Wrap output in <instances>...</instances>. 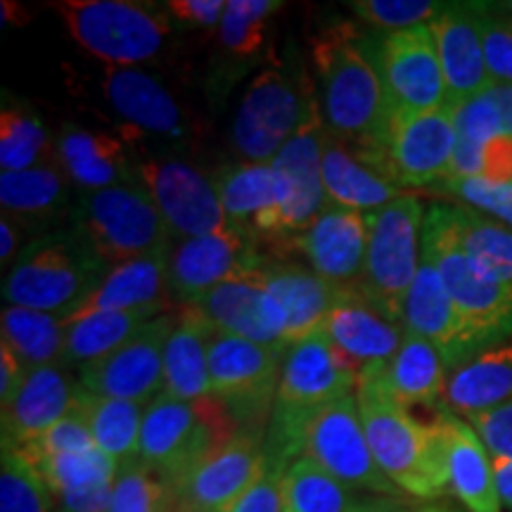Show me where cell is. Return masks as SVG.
Returning <instances> with one entry per match:
<instances>
[{
    "instance_id": "1",
    "label": "cell",
    "mask_w": 512,
    "mask_h": 512,
    "mask_svg": "<svg viewBox=\"0 0 512 512\" xmlns=\"http://www.w3.org/2000/svg\"><path fill=\"white\" fill-rule=\"evenodd\" d=\"M387 363H370L358 373L356 401L370 451L401 494L434 501L451 494L446 446L437 418L422 422L399 406L384 380Z\"/></svg>"
},
{
    "instance_id": "2",
    "label": "cell",
    "mask_w": 512,
    "mask_h": 512,
    "mask_svg": "<svg viewBox=\"0 0 512 512\" xmlns=\"http://www.w3.org/2000/svg\"><path fill=\"white\" fill-rule=\"evenodd\" d=\"M313 64L320 79V114L330 136L380 145L394 107L370 55V38L351 24L313 38Z\"/></svg>"
},
{
    "instance_id": "3",
    "label": "cell",
    "mask_w": 512,
    "mask_h": 512,
    "mask_svg": "<svg viewBox=\"0 0 512 512\" xmlns=\"http://www.w3.org/2000/svg\"><path fill=\"white\" fill-rule=\"evenodd\" d=\"M110 271L112 266L79 230L41 235L22 247L5 273V306L64 316L76 309Z\"/></svg>"
},
{
    "instance_id": "4",
    "label": "cell",
    "mask_w": 512,
    "mask_h": 512,
    "mask_svg": "<svg viewBox=\"0 0 512 512\" xmlns=\"http://www.w3.org/2000/svg\"><path fill=\"white\" fill-rule=\"evenodd\" d=\"M238 432L235 420L214 396L190 403L159 394L145 406L138 460L178 489L204 458Z\"/></svg>"
},
{
    "instance_id": "5",
    "label": "cell",
    "mask_w": 512,
    "mask_h": 512,
    "mask_svg": "<svg viewBox=\"0 0 512 512\" xmlns=\"http://www.w3.org/2000/svg\"><path fill=\"white\" fill-rule=\"evenodd\" d=\"M425 216L427 211L415 195H401L366 214V268L354 287L394 323H401L403 306L418 275Z\"/></svg>"
},
{
    "instance_id": "6",
    "label": "cell",
    "mask_w": 512,
    "mask_h": 512,
    "mask_svg": "<svg viewBox=\"0 0 512 512\" xmlns=\"http://www.w3.org/2000/svg\"><path fill=\"white\" fill-rule=\"evenodd\" d=\"M81 50L105 67H136L162 53L171 34L169 12L136 0H62L53 3Z\"/></svg>"
},
{
    "instance_id": "7",
    "label": "cell",
    "mask_w": 512,
    "mask_h": 512,
    "mask_svg": "<svg viewBox=\"0 0 512 512\" xmlns=\"http://www.w3.org/2000/svg\"><path fill=\"white\" fill-rule=\"evenodd\" d=\"M422 254L437 268L460 318L486 349L512 339V283L491 278L467 259L439 202L427 209Z\"/></svg>"
},
{
    "instance_id": "8",
    "label": "cell",
    "mask_w": 512,
    "mask_h": 512,
    "mask_svg": "<svg viewBox=\"0 0 512 512\" xmlns=\"http://www.w3.org/2000/svg\"><path fill=\"white\" fill-rule=\"evenodd\" d=\"M72 223L110 266L174 245L155 200L140 181L81 192L72 207Z\"/></svg>"
},
{
    "instance_id": "9",
    "label": "cell",
    "mask_w": 512,
    "mask_h": 512,
    "mask_svg": "<svg viewBox=\"0 0 512 512\" xmlns=\"http://www.w3.org/2000/svg\"><path fill=\"white\" fill-rule=\"evenodd\" d=\"M323 119L309 81L287 69H264L249 83L233 119V145L245 162L271 164L287 140Z\"/></svg>"
},
{
    "instance_id": "10",
    "label": "cell",
    "mask_w": 512,
    "mask_h": 512,
    "mask_svg": "<svg viewBox=\"0 0 512 512\" xmlns=\"http://www.w3.org/2000/svg\"><path fill=\"white\" fill-rule=\"evenodd\" d=\"M285 351L216 330L209 349L211 396L235 420L240 432L266 434Z\"/></svg>"
},
{
    "instance_id": "11",
    "label": "cell",
    "mask_w": 512,
    "mask_h": 512,
    "mask_svg": "<svg viewBox=\"0 0 512 512\" xmlns=\"http://www.w3.org/2000/svg\"><path fill=\"white\" fill-rule=\"evenodd\" d=\"M370 147V145H366ZM458 133L451 107L434 112H396L380 145L370 147L375 162L394 185L437 188L451 176Z\"/></svg>"
},
{
    "instance_id": "12",
    "label": "cell",
    "mask_w": 512,
    "mask_h": 512,
    "mask_svg": "<svg viewBox=\"0 0 512 512\" xmlns=\"http://www.w3.org/2000/svg\"><path fill=\"white\" fill-rule=\"evenodd\" d=\"M356 387L358 368L320 330L287 347L271 422L294 432L304 430L318 408L356 394Z\"/></svg>"
},
{
    "instance_id": "13",
    "label": "cell",
    "mask_w": 512,
    "mask_h": 512,
    "mask_svg": "<svg viewBox=\"0 0 512 512\" xmlns=\"http://www.w3.org/2000/svg\"><path fill=\"white\" fill-rule=\"evenodd\" d=\"M339 482L380 496L406 498L384 477L370 451L356 394L328 403L313 413L304 432V453Z\"/></svg>"
},
{
    "instance_id": "14",
    "label": "cell",
    "mask_w": 512,
    "mask_h": 512,
    "mask_svg": "<svg viewBox=\"0 0 512 512\" xmlns=\"http://www.w3.org/2000/svg\"><path fill=\"white\" fill-rule=\"evenodd\" d=\"M370 55L396 112H434L448 107L446 79L430 24L382 34L375 41L370 38Z\"/></svg>"
},
{
    "instance_id": "15",
    "label": "cell",
    "mask_w": 512,
    "mask_h": 512,
    "mask_svg": "<svg viewBox=\"0 0 512 512\" xmlns=\"http://www.w3.org/2000/svg\"><path fill=\"white\" fill-rule=\"evenodd\" d=\"M174 325V311L152 318L112 354L81 366L76 373L79 387L98 396L150 406L164 392V351Z\"/></svg>"
},
{
    "instance_id": "16",
    "label": "cell",
    "mask_w": 512,
    "mask_h": 512,
    "mask_svg": "<svg viewBox=\"0 0 512 512\" xmlns=\"http://www.w3.org/2000/svg\"><path fill=\"white\" fill-rule=\"evenodd\" d=\"M140 183L155 200L171 240L233 233L214 176L183 159H152L138 164Z\"/></svg>"
},
{
    "instance_id": "17",
    "label": "cell",
    "mask_w": 512,
    "mask_h": 512,
    "mask_svg": "<svg viewBox=\"0 0 512 512\" xmlns=\"http://www.w3.org/2000/svg\"><path fill=\"white\" fill-rule=\"evenodd\" d=\"M268 256L238 233H216L174 242L169 256V297L178 309L240 275L256 273Z\"/></svg>"
},
{
    "instance_id": "18",
    "label": "cell",
    "mask_w": 512,
    "mask_h": 512,
    "mask_svg": "<svg viewBox=\"0 0 512 512\" xmlns=\"http://www.w3.org/2000/svg\"><path fill=\"white\" fill-rule=\"evenodd\" d=\"M323 145L325 124L316 119L287 140L271 162L283 216V242L304 233L330 204L323 183Z\"/></svg>"
},
{
    "instance_id": "19",
    "label": "cell",
    "mask_w": 512,
    "mask_h": 512,
    "mask_svg": "<svg viewBox=\"0 0 512 512\" xmlns=\"http://www.w3.org/2000/svg\"><path fill=\"white\" fill-rule=\"evenodd\" d=\"M280 247L283 252L302 254L306 266L328 283L351 287L361 280L366 268V214L330 202L304 233L292 235Z\"/></svg>"
},
{
    "instance_id": "20",
    "label": "cell",
    "mask_w": 512,
    "mask_h": 512,
    "mask_svg": "<svg viewBox=\"0 0 512 512\" xmlns=\"http://www.w3.org/2000/svg\"><path fill=\"white\" fill-rule=\"evenodd\" d=\"M401 325L403 330L427 339L439 351L448 373L486 349L482 339L460 318L456 304L448 297L444 280L425 254L403 306Z\"/></svg>"
},
{
    "instance_id": "21",
    "label": "cell",
    "mask_w": 512,
    "mask_h": 512,
    "mask_svg": "<svg viewBox=\"0 0 512 512\" xmlns=\"http://www.w3.org/2000/svg\"><path fill=\"white\" fill-rule=\"evenodd\" d=\"M256 278L273 299L287 347L323 330L342 292V287L320 278L309 266L278 256H268L266 264L256 271Z\"/></svg>"
},
{
    "instance_id": "22",
    "label": "cell",
    "mask_w": 512,
    "mask_h": 512,
    "mask_svg": "<svg viewBox=\"0 0 512 512\" xmlns=\"http://www.w3.org/2000/svg\"><path fill=\"white\" fill-rule=\"evenodd\" d=\"M264 467V434L238 432L176 489L178 503L204 512H226Z\"/></svg>"
},
{
    "instance_id": "23",
    "label": "cell",
    "mask_w": 512,
    "mask_h": 512,
    "mask_svg": "<svg viewBox=\"0 0 512 512\" xmlns=\"http://www.w3.org/2000/svg\"><path fill=\"white\" fill-rule=\"evenodd\" d=\"M214 183L233 233L254 245L271 242L273 249L283 242V216L271 164H226L214 174Z\"/></svg>"
},
{
    "instance_id": "24",
    "label": "cell",
    "mask_w": 512,
    "mask_h": 512,
    "mask_svg": "<svg viewBox=\"0 0 512 512\" xmlns=\"http://www.w3.org/2000/svg\"><path fill=\"white\" fill-rule=\"evenodd\" d=\"M174 245L162 249V252L147 254L143 259L126 261V264L112 266L107 278L88 294L83 302L64 313L60 318L62 325L72 320L93 316V313H124V311H164L169 313V256Z\"/></svg>"
},
{
    "instance_id": "25",
    "label": "cell",
    "mask_w": 512,
    "mask_h": 512,
    "mask_svg": "<svg viewBox=\"0 0 512 512\" xmlns=\"http://www.w3.org/2000/svg\"><path fill=\"white\" fill-rule=\"evenodd\" d=\"M434 43L446 79L448 107L489 91L494 83L486 72L482 31L472 3L446 5L444 12L430 24Z\"/></svg>"
},
{
    "instance_id": "26",
    "label": "cell",
    "mask_w": 512,
    "mask_h": 512,
    "mask_svg": "<svg viewBox=\"0 0 512 512\" xmlns=\"http://www.w3.org/2000/svg\"><path fill=\"white\" fill-rule=\"evenodd\" d=\"M323 332L358 373L370 363L392 361L403 339V325L375 309L354 285L342 287Z\"/></svg>"
},
{
    "instance_id": "27",
    "label": "cell",
    "mask_w": 512,
    "mask_h": 512,
    "mask_svg": "<svg viewBox=\"0 0 512 512\" xmlns=\"http://www.w3.org/2000/svg\"><path fill=\"white\" fill-rule=\"evenodd\" d=\"M195 309H200L219 332L287 351L280 316L256 273L214 287L195 304Z\"/></svg>"
},
{
    "instance_id": "28",
    "label": "cell",
    "mask_w": 512,
    "mask_h": 512,
    "mask_svg": "<svg viewBox=\"0 0 512 512\" xmlns=\"http://www.w3.org/2000/svg\"><path fill=\"white\" fill-rule=\"evenodd\" d=\"M323 183L332 204L363 214L406 195L382 174L366 145L335 138L328 131L323 145Z\"/></svg>"
},
{
    "instance_id": "29",
    "label": "cell",
    "mask_w": 512,
    "mask_h": 512,
    "mask_svg": "<svg viewBox=\"0 0 512 512\" xmlns=\"http://www.w3.org/2000/svg\"><path fill=\"white\" fill-rule=\"evenodd\" d=\"M444 432L446 470L451 494L470 512H501L503 501L496 482V467L484 441L460 415L439 411Z\"/></svg>"
},
{
    "instance_id": "30",
    "label": "cell",
    "mask_w": 512,
    "mask_h": 512,
    "mask_svg": "<svg viewBox=\"0 0 512 512\" xmlns=\"http://www.w3.org/2000/svg\"><path fill=\"white\" fill-rule=\"evenodd\" d=\"M55 157L64 176L83 192L140 181L138 166L128 159L124 143L107 133L74 124L62 126L55 140Z\"/></svg>"
},
{
    "instance_id": "31",
    "label": "cell",
    "mask_w": 512,
    "mask_h": 512,
    "mask_svg": "<svg viewBox=\"0 0 512 512\" xmlns=\"http://www.w3.org/2000/svg\"><path fill=\"white\" fill-rule=\"evenodd\" d=\"M76 389L79 380H74L62 366H48L29 373L22 392L0 413L5 444H29L67 418L74 408Z\"/></svg>"
},
{
    "instance_id": "32",
    "label": "cell",
    "mask_w": 512,
    "mask_h": 512,
    "mask_svg": "<svg viewBox=\"0 0 512 512\" xmlns=\"http://www.w3.org/2000/svg\"><path fill=\"white\" fill-rule=\"evenodd\" d=\"M406 498L380 496L339 482L311 458H297L285 472V512H411Z\"/></svg>"
},
{
    "instance_id": "33",
    "label": "cell",
    "mask_w": 512,
    "mask_h": 512,
    "mask_svg": "<svg viewBox=\"0 0 512 512\" xmlns=\"http://www.w3.org/2000/svg\"><path fill=\"white\" fill-rule=\"evenodd\" d=\"M216 328L195 306L176 311V325L171 330L164 351V392L178 401H202L211 396L209 349Z\"/></svg>"
},
{
    "instance_id": "34",
    "label": "cell",
    "mask_w": 512,
    "mask_h": 512,
    "mask_svg": "<svg viewBox=\"0 0 512 512\" xmlns=\"http://www.w3.org/2000/svg\"><path fill=\"white\" fill-rule=\"evenodd\" d=\"M512 401V339L484 349L448 373L441 411L460 418Z\"/></svg>"
},
{
    "instance_id": "35",
    "label": "cell",
    "mask_w": 512,
    "mask_h": 512,
    "mask_svg": "<svg viewBox=\"0 0 512 512\" xmlns=\"http://www.w3.org/2000/svg\"><path fill=\"white\" fill-rule=\"evenodd\" d=\"M102 93L121 117L143 131L171 138L183 133V117L176 100L155 76L143 69L105 67Z\"/></svg>"
},
{
    "instance_id": "36",
    "label": "cell",
    "mask_w": 512,
    "mask_h": 512,
    "mask_svg": "<svg viewBox=\"0 0 512 512\" xmlns=\"http://www.w3.org/2000/svg\"><path fill=\"white\" fill-rule=\"evenodd\" d=\"M384 380L394 401L408 411L413 406H441L448 368L427 339L403 330L401 347L384 368Z\"/></svg>"
},
{
    "instance_id": "37",
    "label": "cell",
    "mask_w": 512,
    "mask_h": 512,
    "mask_svg": "<svg viewBox=\"0 0 512 512\" xmlns=\"http://www.w3.org/2000/svg\"><path fill=\"white\" fill-rule=\"evenodd\" d=\"M69 200V178L57 162L0 174L3 214L17 223H48L62 214Z\"/></svg>"
},
{
    "instance_id": "38",
    "label": "cell",
    "mask_w": 512,
    "mask_h": 512,
    "mask_svg": "<svg viewBox=\"0 0 512 512\" xmlns=\"http://www.w3.org/2000/svg\"><path fill=\"white\" fill-rule=\"evenodd\" d=\"M72 411L81 415L93 434L95 446L102 453L117 460L119 465L138 458V441L145 406L124 399H112V396L91 394L79 387L76 389Z\"/></svg>"
},
{
    "instance_id": "39",
    "label": "cell",
    "mask_w": 512,
    "mask_h": 512,
    "mask_svg": "<svg viewBox=\"0 0 512 512\" xmlns=\"http://www.w3.org/2000/svg\"><path fill=\"white\" fill-rule=\"evenodd\" d=\"M164 311H124V313H93V316L72 320L64 325V354L62 366H86L98 358L112 354L126 339L162 316Z\"/></svg>"
},
{
    "instance_id": "40",
    "label": "cell",
    "mask_w": 512,
    "mask_h": 512,
    "mask_svg": "<svg viewBox=\"0 0 512 512\" xmlns=\"http://www.w3.org/2000/svg\"><path fill=\"white\" fill-rule=\"evenodd\" d=\"M448 226L479 271L512 283V228L460 204H444Z\"/></svg>"
},
{
    "instance_id": "41",
    "label": "cell",
    "mask_w": 512,
    "mask_h": 512,
    "mask_svg": "<svg viewBox=\"0 0 512 512\" xmlns=\"http://www.w3.org/2000/svg\"><path fill=\"white\" fill-rule=\"evenodd\" d=\"M0 330H3L0 339H5L15 349L27 373L62 366L64 325L53 313L5 306L0 316Z\"/></svg>"
},
{
    "instance_id": "42",
    "label": "cell",
    "mask_w": 512,
    "mask_h": 512,
    "mask_svg": "<svg viewBox=\"0 0 512 512\" xmlns=\"http://www.w3.org/2000/svg\"><path fill=\"white\" fill-rule=\"evenodd\" d=\"M50 136L41 117L27 105H5L0 114V166L3 171H24L46 164Z\"/></svg>"
},
{
    "instance_id": "43",
    "label": "cell",
    "mask_w": 512,
    "mask_h": 512,
    "mask_svg": "<svg viewBox=\"0 0 512 512\" xmlns=\"http://www.w3.org/2000/svg\"><path fill=\"white\" fill-rule=\"evenodd\" d=\"M46 479L55 496L72 494V491L93 489V486L114 484L119 472V463L112 460L100 448H91L83 453H62V456H38L29 458Z\"/></svg>"
},
{
    "instance_id": "44",
    "label": "cell",
    "mask_w": 512,
    "mask_h": 512,
    "mask_svg": "<svg viewBox=\"0 0 512 512\" xmlns=\"http://www.w3.org/2000/svg\"><path fill=\"white\" fill-rule=\"evenodd\" d=\"M53 491L36 470V465L19 451L5 444L0 451V512H50Z\"/></svg>"
},
{
    "instance_id": "45",
    "label": "cell",
    "mask_w": 512,
    "mask_h": 512,
    "mask_svg": "<svg viewBox=\"0 0 512 512\" xmlns=\"http://www.w3.org/2000/svg\"><path fill=\"white\" fill-rule=\"evenodd\" d=\"M176 505L174 486L143 460L133 458L119 465L107 512H176Z\"/></svg>"
},
{
    "instance_id": "46",
    "label": "cell",
    "mask_w": 512,
    "mask_h": 512,
    "mask_svg": "<svg viewBox=\"0 0 512 512\" xmlns=\"http://www.w3.org/2000/svg\"><path fill=\"white\" fill-rule=\"evenodd\" d=\"M283 8L273 0H228L219 27L221 46L235 57H252L264 46L266 19Z\"/></svg>"
},
{
    "instance_id": "47",
    "label": "cell",
    "mask_w": 512,
    "mask_h": 512,
    "mask_svg": "<svg viewBox=\"0 0 512 512\" xmlns=\"http://www.w3.org/2000/svg\"><path fill=\"white\" fill-rule=\"evenodd\" d=\"M444 3L432 0H354L351 10L368 27L382 34H396L415 27H427L444 12Z\"/></svg>"
},
{
    "instance_id": "48",
    "label": "cell",
    "mask_w": 512,
    "mask_h": 512,
    "mask_svg": "<svg viewBox=\"0 0 512 512\" xmlns=\"http://www.w3.org/2000/svg\"><path fill=\"white\" fill-rule=\"evenodd\" d=\"M475 5L486 72L494 86H512V15L503 3H472Z\"/></svg>"
},
{
    "instance_id": "49",
    "label": "cell",
    "mask_w": 512,
    "mask_h": 512,
    "mask_svg": "<svg viewBox=\"0 0 512 512\" xmlns=\"http://www.w3.org/2000/svg\"><path fill=\"white\" fill-rule=\"evenodd\" d=\"M448 178H482L491 183H512V136L486 143H460Z\"/></svg>"
},
{
    "instance_id": "50",
    "label": "cell",
    "mask_w": 512,
    "mask_h": 512,
    "mask_svg": "<svg viewBox=\"0 0 512 512\" xmlns=\"http://www.w3.org/2000/svg\"><path fill=\"white\" fill-rule=\"evenodd\" d=\"M444 195L458 197L467 207L512 228V183H491L482 178H446L437 185Z\"/></svg>"
},
{
    "instance_id": "51",
    "label": "cell",
    "mask_w": 512,
    "mask_h": 512,
    "mask_svg": "<svg viewBox=\"0 0 512 512\" xmlns=\"http://www.w3.org/2000/svg\"><path fill=\"white\" fill-rule=\"evenodd\" d=\"M17 448L27 458H38V456H62V453H83L98 446H95L93 434L88 430V425L83 422L81 415H76L72 411L67 418H62L57 425L50 427L46 434H41L38 439Z\"/></svg>"
},
{
    "instance_id": "52",
    "label": "cell",
    "mask_w": 512,
    "mask_h": 512,
    "mask_svg": "<svg viewBox=\"0 0 512 512\" xmlns=\"http://www.w3.org/2000/svg\"><path fill=\"white\" fill-rule=\"evenodd\" d=\"M451 112L460 143H486V140L505 136L494 100L486 91L460 102V105H453Z\"/></svg>"
},
{
    "instance_id": "53",
    "label": "cell",
    "mask_w": 512,
    "mask_h": 512,
    "mask_svg": "<svg viewBox=\"0 0 512 512\" xmlns=\"http://www.w3.org/2000/svg\"><path fill=\"white\" fill-rule=\"evenodd\" d=\"M285 472L287 467L275 465L264 456L259 477L226 512H285Z\"/></svg>"
},
{
    "instance_id": "54",
    "label": "cell",
    "mask_w": 512,
    "mask_h": 512,
    "mask_svg": "<svg viewBox=\"0 0 512 512\" xmlns=\"http://www.w3.org/2000/svg\"><path fill=\"white\" fill-rule=\"evenodd\" d=\"M465 420L470 422L472 430L484 441L491 458L512 463V401L491 408V411L470 415Z\"/></svg>"
},
{
    "instance_id": "55",
    "label": "cell",
    "mask_w": 512,
    "mask_h": 512,
    "mask_svg": "<svg viewBox=\"0 0 512 512\" xmlns=\"http://www.w3.org/2000/svg\"><path fill=\"white\" fill-rule=\"evenodd\" d=\"M164 8L169 15L181 19L183 24L197 29L221 27L223 15H226L223 0H171Z\"/></svg>"
},
{
    "instance_id": "56",
    "label": "cell",
    "mask_w": 512,
    "mask_h": 512,
    "mask_svg": "<svg viewBox=\"0 0 512 512\" xmlns=\"http://www.w3.org/2000/svg\"><path fill=\"white\" fill-rule=\"evenodd\" d=\"M27 377V368L19 361L15 349L5 339H0V408L10 406L15 401V396L22 392Z\"/></svg>"
},
{
    "instance_id": "57",
    "label": "cell",
    "mask_w": 512,
    "mask_h": 512,
    "mask_svg": "<svg viewBox=\"0 0 512 512\" xmlns=\"http://www.w3.org/2000/svg\"><path fill=\"white\" fill-rule=\"evenodd\" d=\"M112 489L114 484H102L93 486V489L62 494L57 498H60L62 512H107L112 501Z\"/></svg>"
},
{
    "instance_id": "58",
    "label": "cell",
    "mask_w": 512,
    "mask_h": 512,
    "mask_svg": "<svg viewBox=\"0 0 512 512\" xmlns=\"http://www.w3.org/2000/svg\"><path fill=\"white\" fill-rule=\"evenodd\" d=\"M19 235H22L19 223L12 216L3 214V221H0V264L3 266H8V261L12 264L17 259Z\"/></svg>"
},
{
    "instance_id": "59",
    "label": "cell",
    "mask_w": 512,
    "mask_h": 512,
    "mask_svg": "<svg viewBox=\"0 0 512 512\" xmlns=\"http://www.w3.org/2000/svg\"><path fill=\"white\" fill-rule=\"evenodd\" d=\"M489 98L494 100L498 117H501L503 133L505 136H512V86H491Z\"/></svg>"
},
{
    "instance_id": "60",
    "label": "cell",
    "mask_w": 512,
    "mask_h": 512,
    "mask_svg": "<svg viewBox=\"0 0 512 512\" xmlns=\"http://www.w3.org/2000/svg\"><path fill=\"white\" fill-rule=\"evenodd\" d=\"M494 467L498 491H501V501L505 508L512 510V463H508V460H494Z\"/></svg>"
},
{
    "instance_id": "61",
    "label": "cell",
    "mask_w": 512,
    "mask_h": 512,
    "mask_svg": "<svg viewBox=\"0 0 512 512\" xmlns=\"http://www.w3.org/2000/svg\"><path fill=\"white\" fill-rule=\"evenodd\" d=\"M411 512H446V510L434 508V505H425V508H415V510H411Z\"/></svg>"
},
{
    "instance_id": "62",
    "label": "cell",
    "mask_w": 512,
    "mask_h": 512,
    "mask_svg": "<svg viewBox=\"0 0 512 512\" xmlns=\"http://www.w3.org/2000/svg\"><path fill=\"white\" fill-rule=\"evenodd\" d=\"M176 512H204V510H195V508H188V505H176Z\"/></svg>"
},
{
    "instance_id": "63",
    "label": "cell",
    "mask_w": 512,
    "mask_h": 512,
    "mask_svg": "<svg viewBox=\"0 0 512 512\" xmlns=\"http://www.w3.org/2000/svg\"><path fill=\"white\" fill-rule=\"evenodd\" d=\"M503 8H505V10H508V12H510V15H512V0H508V3H503Z\"/></svg>"
}]
</instances>
